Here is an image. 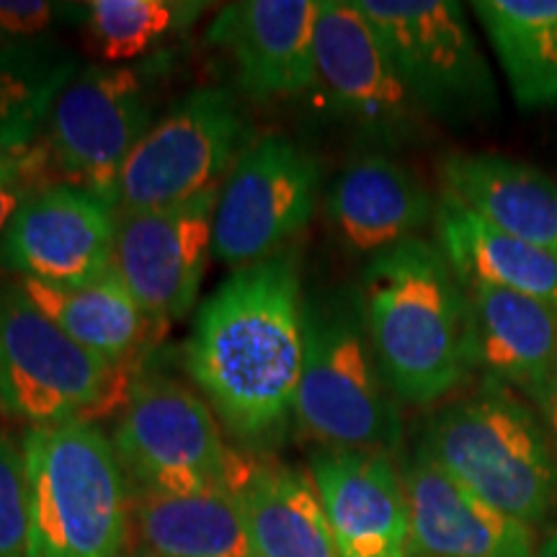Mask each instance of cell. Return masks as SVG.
Segmentation results:
<instances>
[{"label":"cell","mask_w":557,"mask_h":557,"mask_svg":"<svg viewBox=\"0 0 557 557\" xmlns=\"http://www.w3.org/2000/svg\"><path fill=\"white\" fill-rule=\"evenodd\" d=\"M436 246L462 284H491L557 308V253L506 235L442 191L434 212Z\"/></svg>","instance_id":"obj_22"},{"label":"cell","mask_w":557,"mask_h":557,"mask_svg":"<svg viewBox=\"0 0 557 557\" xmlns=\"http://www.w3.org/2000/svg\"><path fill=\"white\" fill-rule=\"evenodd\" d=\"M410 555L416 557H534L532 529L487 506L418 447L403 468Z\"/></svg>","instance_id":"obj_17"},{"label":"cell","mask_w":557,"mask_h":557,"mask_svg":"<svg viewBox=\"0 0 557 557\" xmlns=\"http://www.w3.org/2000/svg\"><path fill=\"white\" fill-rule=\"evenodd\" d=\"M436 201L408 165L387 156H361L333 181L325 218L341 246L377 256L434 220Z\"/></svg>","instance_id":"obj_18"},{"label":"cell","mask_w":557,"mask_h":557,"mask_svg":"<svg viewBox=\"0 0 557 557\" xmlns=\"http://www.w3.org/2000/svg\"><path fill=\"white\" fill-rule=\"evenodd\" d=\"M116 209L78 186H39L0 233V269L41 284L75 287L114 269Z\"/></svg>","instance_id":"obj_14"},{"label":"cell","mask_w":557,"mask_h":557,"mask_svg":"<svg viewBox=\"0 0 557 557\" xmlns=\"http://www.w3.org/2000/svg\"><path fill=\"white\" fill-rule=\"evenodd\" d=\"M297 250L235 269L194 318L184 364L214 416L246 447H271L295 418L305 357Z\"/></svg>","instance_id":"obj_1"},{"label":"cell","mask_w":557,"mask_h":557,"mask_svg":"<svg viewBox=\"0 0 557 557\" xmlns=\"http://www.w3.org/2000/svg\"><path fill=\"white\" fill-rule=\"evenodd\" d=\"M253 143L240 96L201 86L173 103L137 143L124 163L116 212L184 205L220 189Z\"/></svg>","instance_id":"obj_8"},{"label":"cell","mask_w":557,"mask_h":557,"mask_svg":"<svg viewBox=\"0 0 557 557\" xmlns=\"http://www.w3.org/2000/svg\"><path fill=\"white\" fill-rule=\"evenodd\" d=\"M320 197V165L282 135L256 137L222 181L212 259L243 269L292 248Z\"/></svg>","instance_id":"obj_10"},{"label":"cell","mask_w":557,"mask_h":557,"mask_svg":"<svg viewBox=\"0 0 557 557\" xmlns=\"http://www.w3.org/2000/svg\"><path fill=\"white\" fill-rule=\"evenodd\" d=\"M132 517L143 549L158 557H253L230 491L189 496L132 491Z\"/></svg>","instance_id":"obj_24"},{"label":"cell","mask_w":557,"mask_h":557,"mask_svg":"<svg viewBox=\"0 0 557 557\" xmlns=\"http://www.w3.org/2000/svg\"><path fill=\"white\" fill-rule=\"evenodd\" d=\"M18 284L65 336L116 367H127L143 346L156 338L158 323L139 308L114 269L75 287L32 278Z\"/></svg>","instance_id":"obj_23"},{"label":"cell","mask_w":557,"mask_h":557,"mask_svg":"<svg viewBox=\"0 0 557 557\" xmlns=\"http://www.w3.org/2000/svg\"><path fill=\"white\" fill-rule=\"evenodd\" d=\"M127 557H158V555H152V553H148V549H143V547H139L137 553H132V555H127Z\"/></svg>","instance_id":"obj_32"},{"label":"cell","mask_w":557,"mask_h":557,"mask_svg":"<svg viewBox=\"0 0 557 557\" xmlns=\"http://www.w3.org/2000/svg\"><path fill=\"white\" fill-rule=\"evenodd\" d=\"M393 54L429 120L462 124L496 114L493 70L455 0H354Z\"/></svg>","instance_id":"obj_9"},{"label":"cell","mask_w":557,"mask_h":557,"mask_svg":"<svg viewBox=\"0 0 557 557\" xmlns=\"http://www.w3.org/2000/svg\"><path fill=\"white\" fill-rule=\"evenodd\" d=\"M442 191L487 225L557 253V181L493 152H457L438 165Z\"/></svg>","instance_id":"obj_21"},{"label":"cell","mask_w":557,"mask_h":557,"mask_svg":"<svg viewBox=\"0 0 557 557\" xmlns=\"http://www.w3.org/2000/svg\"><path fill=\"white\" fill-rule=\"evenodd\" d=\"M513 99L524 109L557 103V0H478Z\"/></svg>","instance_id":"obj_25"},{"label":"cell","mask_w":557,"mask_h":557,"mask_svg":"<svg viewBox=\"0 0 557 557\" xmlns=\"http://www.w3.org/2000/svg\"><path fill=\"white\" fill-rule=\"evenodd\" d=\"M0 557H29V493L24 447L0 429Z\"/></svg>","instance_id":"obj_28"},{"label":"cell","mask_w":557,"mask_h":557,"mask_svg":"<svg viewBox=\"0 0 557 557\" xmlns=\"http://www.w3.org/2000/svg\"><path fill=\"white\" fill-rule=\"evenodd\" d=\"M315 18L318 0H240L214 13L207 41L248 99H295L315 88Z\"/></svg>","instance_id":"obj_15"},{"label":"cell","mask_w":557,"mask_h":557,"mask_svg":"<svg viewBox=\"0 0 557 557\" xmlns=\"http://www.w3.org/2000/svg\"><path fill=\"white\" fill-rule=\"evenodd\" d=\"M78 73V54L52 37L0 45V152L32 148L60 90Z\"/></svg>","instance_id":"obj_26"},{"label":"cell","mask_w":557,"mask_h":557,"mask_svg":"<svg viewBox=\"0 0 557 557\" xmlns=\"http://www.w3.org/2000/svg\"><path fill=\"white\" fill-rule=\"evenodd\" d=\"M295 421L320 449L395 451L403 423L369 338L359 289L305 295Z\"/></svg>","instance_id":"obj_3"},{"label":"cell","mask_w":557,"mask_h":557,"mask_svg":"<svg viewBox=\"0 0 557 557\" xmlns=\"http://www.w3.org/2000/svg\"><path fill=\"white\" fill-rule=\"evenodd\" d=\"M220 189L184 205L116 212L114 271L158 325L184 318L212 259Z\"/></svg>","instance_id":"obj_13"},{"label":"cell","mask_w":557,"mask_h":557,"mask_svg":"<svg viewBox=\"0 0 557 557\" xmlns=\"http://www.w3.org/2000/svg\"><path fill=\"white\" fill-rule=\"evenodd\" d=\"M207 9L197 0H96L83 24L101 65H124L189 32Z\"/></svg>","instance_id":"obj_27"},{"label":"cell","mask_w":557,"mask_h":557,"mask_svg":"<svg viewBox=\"0 0 557 557\" xmlns=\"http://www.w3.org/2000/svg\"><path fill=\"white\" fill-rule=\"evenodd\" d=\"M421 447L487 506L540 524L557 500V457L534 410L485 387L431 416Z\"/></svg>","instance_id":"obj_5"},{"label":"cell","mask_w":557,"mask_h":557,"mask_svg":"<svg viewBox=\"0 0 557 557\" xmlns=\"http://www.w3.org/2000/svg\"><path fill=\"white\" fill-rule=\"evenodd\" d=\"M132 382L127 367L75 344L18 282L0 276V413L29 429L96 423L122 410Z\"/></svg>","instance_id":"obj_6"},{"label":"cell","mask_w":557,"mask_h":557,"mask_svg":"<svg viewBox=\"0 0 557 557\" xmlns=\"http://www.w3.org/2000/svg\"><path fill=\"white\" fill-rule=\"evenodd\" d=\"M86 5L50 0H0V45H26L47 39L62 21L86 18Z\"/></svg>","instance_id":"obj_29"},{"label":"cell","mask_w":557,"mask_h":557,"mask_svg":"<svg viewBox=\"0 0 557 557\" xmlns=\"http://www.w3.org/2000/svg\"><path fill=\"white\" fill-rule=\"evenodd\" d=\"M29 557H122L132 493L114 444L86 421L26 429Z\"/></svg>","instance_id":"obj_4"},{"label":"cell","mask_w":557,"mask_h":557,"mask_svg":"<svg viewBox=\"0 0 557 557\" xmlns=\"http://www.w3.org/2000/svg\"><path fill=\"white\" fill-rule=\"evenodd\" d=\"M534 557H557V532L549 534V537L534 549Z\"/></svg>","instance_id":"obj_31"},{"label":"cell","mask_w":557,"mask_h":557,"mask_svg":"<svg viewBox=\"0 0 557 557\" xmlns=\"http://www.w3.org/2000/svg\"><path fill=\"white\" fill-rule=\"evenodd\" d=\"M465 292L472 372L537 400L557 361L555 305L491 284H465Z\"/></svg>","instance_id":"obj_19"},{"label":"cell","mask_w":557,"mask_h":557,"mask_svg":"<svg viewBox=\"0 0 557 557\" xmlns=\"http://www.w3.org/2000/svg\"><path fill=\"white\" fill-rule=\"evenodd\" d=\"M114 449L135 491L165 496L233 491L243 462V451L227 447L218 416L197 389L158 374L132 382Z\"/></svg>","instance_id":"obj_7"},{"label":"cell","mask_w":557,"mask_h":557,"mask_svg":"<svg viewBox=\"0 0 557 557\" xmlns=\"http://www.w3.org/2000/svg\"><path fill=\"white\" fill-rule=\"evenodd\" d=\"M357 289L395 400L431 406L468 380V292L436 243L418 235L372 256Z\"/></svg>","instance_id":"obj_2"},{"label":"cell","mask_w":557,"mask_h":557,"mask_svg":"<svg viewBox=\"0 0 557 557\" xmlns=\"http://www.w3.org/2000/svg\"><path fill=\"white\" fill-rule=\"evenodd\" d=\"M230 493L253 557H341L310 470L243 455Z\"/></svg>","instance_id":"obj_20"},{"label":"cell","mask_w":557,"mask_h":557,"mask_svg":"<svg viewBox=\"0 0 557 557\" xmlns=\"http://www.w3.org/2000/svg\"><path fill=\"white\" fill-rule=\"evenodd\" d=\"M310 475L341 557L410 555L406 487L387 451L318 449Z\"/></svg>","instance_id":"obj_16"},{"label":"cell","mask_w":557,"mask_h":557,"mask_svg":"<svg viewBox=\"0 0 557 557\" xmlns=\"http://www.w3.org/2000/svg\"><path fill=\"white\" fill-rule=\"evenodd\" d=\"M315 88L333 114L385 148L413 143L429 120L354 0H318Z\"/></svg>","instance_id":"obj_12"},{"label":"cell","mask_w":557,"mask_h":557,"mask_svg":"<svg viewBox=\"0 0 557 557\" xmlns=\"http://www.w3.org/2000/svg\"><path fill=\"white\" fill-rule=\"evenodd\" d=\"M148 90L127 65L78 70L54 99L45 150L62 184L78 186L116 209L124 163L152 127Z\"/></svg>","instance_id":"obj_11"},{"label":"cell","mask_w":557,"mask_h":557,"mask_svg":"<svg viewBox=\"0 0 557 557\" xmlns=\"http://www.w3.org/2000/svg\"><path fill=\"white\" fill-rule=\"evenodd\" d=\"M534 403L540 406V413H542L540 421L547 431V438H549V444H553V451L557 457V361H555L553 372H549L545 387H542V393L537 395V400Z\"/></svg>","instance_id":"obj_30"},{"label":"cell","mask_w":557,"mask_h":557,"mask_svg":"<svg viewBox=\"0 0 557 557\" xmlns=\"http://www.w3.org/2000/svg\"><path fill=\"white\" fill-rule=\"evenodd\" d=\"M408 557H416V555H408Z\"/></svg>","instance_id":"obj_33"}]
</instances>
